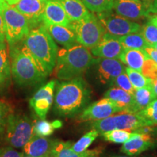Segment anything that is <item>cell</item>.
Listing matches in <instances>:
<instances>
[{
    "instance_id": "7c38bea8",
    "label": "cell",
    "mask_w": 157,
    "mask_h": 157,
    "mask_svg": "<svg viewBox=\"0 0 157 157\" xmlns=\"http://www.w3.org/2000/svg\"><path fill=\"white\" fill-rule=\"evenodd\" d=\"M56 81L51 80L39 89L29 101V105L41 119H45L53 101Z\"/></svg>"
},
{
    "instance_id": "2e32d148",
    "label": "cell",
    "mask_w": 157,
    "mask_h": 157,
    "mask_svg": "<svg viewBox=\"0 0 157 157\" xmlns=\"http://www.w3.org/2000/svg\"><path fill=\"white\" fill-rule=\"evenodd\" d=\"M42 21L44 25H60L69 26L71 23V21L59 0L45 1Z\"/></svg>"
},
{
    "instance_id": "60d3db41",
    "label": "cell",
    "mask_w": 157,
    "mask_h": 157,
    "mask_svg": "<svg viewBox=\"0 0 157 157\" xmlns=\"http://www.w3.org/2000/svg\"><path fill=\"white\" fill-rule=\"evenodd\" d=\"M150 86L154 92V95L157 98V78H154V79H151L150 83Z\"/></svg>"
},
{
    "instance_id": "bcb514c9",
    "label": "cell",
    "mask_w": 157,
    "mask_h": 157,
    "mask_svg": "<svg viewBox=\"0 0 157 157\" xmlns=\"http://www.w3.org/2000/svg\"><path fill=\"white\" fill-rule=\"evenodd\" d=\"M154 18H155V21H156V22L157 23V15H154Z\"/></svg>"
},
{
    "instance_id": "83f0119b",
    "label": "cell",
    "mask_w": 157,
    "mask_h": 157,
    "mask_svg": "<svg viewBox=\"0 0 157 157\" xmlns=\"http://www.w3.org/2000/svg\"><path fill=\"white\" fill-rule=\"evenodd\" d=\"M140 33L150 46H154L157 43V23L154 15L150 16L146 24L141 27Z\"/></svg>"
},
{
    "instance_id": "ba28073f",
    "label": "cell",
    "mask_w": 157,
    "mask_h": 157,
    "mask_svg": "<svg viewBox=\"0 0 157 157\" xmlns=\"http://www.w3.org/2000/svg\"><path fill=\"white\" fill-rule=\"evenodd\" d=\"M5 25L6 40L10 46L16 44L26 37L31 30L28 20L14 6L8 5L2 13Z\"/></svg>"
},
{
    "instance_id": "5bb4252c",
    "label": "cell",
    "mask_w": 157,
    "mask_h": 157,
    "mask_svg": "<svg viewBox=\"0 0 157 157\" xmlns=\"http://www.w3.org/2000/svg\"><path fill=\"white\" fill-rule=\"evenodd\" d=\"M124 49L118 36L105 32L101 42L95 48H92L90 52L98 58L119 59Z\"/></svg>"
},
{
    "instance_id": "9c48e42d",
    "label": "cell",
    "mask_w": 157,
    "mask_h": 157,
    "mask_svg": "<svg viewBox=\"0 0 157 157\" xmlns=\"http://www.w3.org/2000/svg\"><path fill=\"white\" fill-rule=\"evenodd\" d=\"M96 16L103 25L105 32L113 36H122L140 31L141 26L138 23L115 14L111 10L97 13Z\"/></svg>"
},
{
    "instance_id": "ffe728a7",
    "label": "cell",
    "mask_w": 157,
    "mask_h": 157,
    "mask_svg": "<svg viewBox=\"0 0 157 157\" xmlns=\"http://www.w3.org/2000/svg\"><path fill=\"white\" fill-rule=\"evenodd\" d=\"M73 143L57 140L52 150V157H98L101 154L99 149L87 150L77 153L72 149Z\"/></svg>"
},
{
    "instance_id": "8fae6325",
    "label": "cell",
    "mask_w": 157,
    "mask_h": 157,
    "mask_svg": "<svg viewBox=\"0 0 157 157\" xmlns=\"http://www.w3.org/2000/svg\"><path fill=\"white\" fill-rule=\"evenodd\" d=\"M117 112H121V109L109 98H103L86 107L78 117V119L79 121L100 120Z\"/></svg>"
},
{
    "instance_id": "3957f363",
    "label": "cell",
    "mask_w": 157,
    "mask_h": 157,
    "mask_svg": "<svg viewBox=\"0 0 157 157\" xmlns=\"http://www.w3.org/2000/svg\"><path fill=\"white\" fill-rule=\"evenodd\" d=\"M11 74L15 83L20 87H33L44 83L48 78L28 49L10 46Z\"/></svg>"
},
{
    "instance_id": "8992f818",
    "label": "cell",
    "mask_w": 157,
    "mask_h": 157,
    "mask_svg": "<svg viewBox=\"0 0 157 157\" xmlns=\"http://www.w3.org/2000/svg\"><path fill=\"white\" fill-rule=\"evenodd\" d=\"M69 27L76 35L78 44L91 50L101 41L105 30L94 13L77 21L71 22Z\"/></svg>"
},
{
    "instance_id": "30bf717a",
    "label": "cell",
    "mask_w": 157,
    "mask_h": 157,
    "mask_svg": "<svg viewBox=\"0 0 157 157\" xmlns=\"http://www.w3.org/2000/svg\"><path fill=\"white\" fill-rule=\"evenodd\" d=\"M93 66H95L96 78L104 85H112L115 78L125 72L124 66L117 59L96 58Z\"/></svg>"
},
{
    "instance_id": "7dc6e473",
    "label": "cell",
    "mask_w": 157,
    "mask_h": 157,
    "mask_svg": "<svg viewBox=\"0 0 157 157\" xmlns=\"http://www.w3.org/2000/svg\"><path fill=\"white\" fill-rule=\"evenodd\" d=\"M143 2H148V1H151V0H142Z\"/></svg>"
},
{
    "instance_id": "f546056e",
    "label": "cell",
    "mask_w": 157,
    "mask_h": 157,
    "mask_svg": "<svg viewBox=\"0 0 157 157\" xmlns=\"http://www.w3.org/2000/svg\"><path fill=\"white\" fill-rule=\"evenodd\" d=\"M125 73L127 74L131 84L135 90L150 85L151 79L147 78L141 72L129 67H125Z\"/></svg>"
},
{
    "instance_id": "ac0fdd59",
    "label": "cell",
    "mask_w": 157,
    "mask_h": 157,
    "mask_svg": "<svg viewBox=\"0 0 157 157\" xmlns=\"http://www.w3.org/2000/svg\"><path fill=\"white\" fill-rule=\"evenodd\" d=\"M113 9L117 14L127 19H138L149 16L148 7L141 1L113 0Z\"/></svg>"
},
{
    "instance_id": "74e56055",
    "label": "cell",
    "mask_w": 157,
    "mask_h": 157,
    "mask_svg": "<svg viewBox=\"0 0 157 157\" xmlns=\"http://www.w3.org/2000/svg\"><path fill=\"white\" fill-rule=\"evenodd\" d=\"M145 51H146V53L148 55L149 58L152 59V60L157 64V50H156L154 48H153V47L150 46L145 49Z\"/></svg>"
},
{
    "instance_id": "f35d334b",
    "label": "cell",
    "mask_w": 157,
    "mask_h": 157,
    "mask_svg": "<svg viewBox=\"0 0 157 157\" xmlns=\"http://www.w3.org/2000/svg\"><path fill=\"white\" fill-rule=\"evenodd\" d=\"M4 41H7L5 35V25L2 15L0 14V42H4Z\"/></svg>"
},
{
    "instance_id": "d590c367",
    "label": "cell",
    "mask_w": 157,
    "mask_h": 157,
    "mask_svg": "<svg viewBox=\"0 0 157 157\" xmlns=\"http://www.w3.org/2000/svg\"><path fill=\"white\" fill-rule=\"evenodd\" d=\"M11 113V108L8 104L0 101V134L5 131L7 119Z\"/></svg>"
},
{
    "instance_id": "4dcf8cb0",
    "label": "cell",
    "mask_w": 157,
    "mask_h": 157,
    "mask_svg": "<svg viewBox=\"0 0 157 157\" xmlns=\"http://www.w3.org/2000/svg\"><path fill=\"white\" fill-rule=\"evenodd\" d=\"M86 7L93 13H99L113 9V0H82Z\"/></svg>"
},
{
    "instance_id": "6da1fadb",
    "label": "cell",
    "mask_w": 157,
    "mask_h": 157,
    "mask_svg": "<svg viewBox=\"0 0 157 157\" xmlns=\"http://www.w3.org/2000/svg\"><path fill=\"white\" fill-rule=\"evenodd\" d=\"M90 100V90L82 76L66 80L57 85L54 111L62 117H74L85 109Z\"/></svg>"
},
{
    "instance_id": "b9f144b4",
    "label": "cell",
    "mask_w": 157,
    "mask_h": 157,
    "mask_svg": "<svg viewBox=\"0 0 157 157\" xmlns=\"http://www.w3.org/2000/svg\"><path fill=\"white\" fill-rule=\"evenodd\" d=\"M9 5L7 3L5 0H0V14L2 15L3 11Z\"/></svg>"
},
{
    "instance_id": "c3c4849f",
    "label": "cell",
    "mask_w": 157,
    "mask_h": 157,
    "mask_svg": "<svg viewBox=\"0 0 157 157\" xmlns=\"http://www.w3.org/2000/svg\"><path fill=\"white\" fill-rule=\"evenodd\" d=\"M135 1H141V0H135Z\"/></svg>"
},
{
    "instance_id": "4316f807",
    "label": "cell",
    "mask_w": 157,
    "mask_h": 157,
    "mask_svg": "<svg viewBox=\"0 0 157 157\" xmlns=\"http://www.w3.org/2000/svg\"><path fill=\"white\" fill-rule=\"evenodd\" d=\"M62 125V121L60 120H56L50 122L45 119H41L36 121L34 124V134L42 137L50 136L53 133L55 129L60 128Z\"/></svg>"
},
{
    "instance_id": "52a82bcc",
    "label": "cell",
    "mask_w": 157,
    "mask_h": 157,
    "mask_svg": "<svg viewBox=\"0 0 157 157\" xmlns=\"http://www.w3.org/2000/svg\"><path fill=\"white\" fill-rule=\"evenodd\" d=\"M145 126L149 125L140 113L128 111H121L118 114H113L105 119L91 122L93 129L97 130L101 135L113 129H125L135 132L137 129Z\"/></svg>"
},
{
    "instance_id": "f907efd6",
    "label": "cell",
    "mask_w": 157,
    "mask_h": 157,
    "mask_svg": "<svg viewBox=\"0 0 157 157\" xmlns=\"http://www.w3.org/2000/svg\"><path fill=\"white\" fill-rule=\"evenodd\" d=\"M5 1H6V0H5Z\"/></svg>"
},
{
    "instance_id": "ee69618b",
    "label": "cell",
    "mask_w": 157,
    "mask_h": 157,
    "mask_svg": "<svg viewBox=\"0 0 157 157\" xmlns=\"http://www.w3.org/2000/svg\"><path fill=\"white\" fill-rule=\"evenodd\" d=\"M152 47H153V48H154L155 49H156V50H157V43H156V44H155L154 46H152Z\"/></svg>"
},
{
    "instance_id": "7402d4cb",
    "label": "cell",
    "mask_w": 157,
    "mask_h": 157,
    "mask_svg": "<svg viewBox=\"0 0 157 157\" xmlns=\"http://www.w3.org/2000/svg\"><path fill=\"white\" fill-rule=\"evenodd\" d=\"M104 98L113 101L121 111L131 112L133 105V95L121 88L113 87L110 88L104 94Z\"/></svg>"
},
{
    "instance_id": "f6af8a7d",
    "label": "cell",
    "mask_w": 157,
    "mask_h": 157,
    "mask_svg": "<svg viewBox=\"0 0 157 157\" xmlns=\"http://www.w3.org/2000/svg\"><path fill=\"white\" fill-rule=\"evenodd\" d=\"M22 157H32V156H29V155H26V154H24V155H23V156Z\"/></svg>"
},
{
    "instance_id": "681fc988",
    "label": "cell",
    "mask_w": 157,
    "mask_h": 157,
    "mask_svg": "<svg viewBox=\"0 0 157 157\" xmlns=\"http://www.w3.org/2000/svg\"><path fill=\"white\" fill-rule=\"evenodd\" d=\"M156 143H157V137H156Z\"/></svg>"
},
{
    "instance_id": "7a4b0ae2",
    "label": "cell",
    "mask_w": 157,
    "mask_h": 157,
    "mask_svg": "<svg viewBox=\"0 0 157 157\" xmlns=\"http://www.w3.org/2000/svg\"><path fill=\"white\" fill-rule=\"evenodd\" d=\"M95 59L89 49L80 44L61 49L58 52L54 75L63 81L80 77L93 66Z\"/></svg>"
},
{
    "instance_id": "44dd1931",
    "label": "cell",
    "mask_w": 157,
    "mask_h": 157,
    "mask_svg": "<svg viewBox=\"0 0 157 157\" xmlns=\"http://www.w3.org/2000/svg\"><path fill=\"white\" fill-rule=\"evenodd\" d=\"M148 55L145 50L124 48L119 56V60L129 68L141 72L143 63L148 58Z\"/></svg>"
},
{
    "instance_id": "484cf974",
    "label": "cell",
    "mask_w": 157,
    "mask_h": 157,
    "mask_svg": "<svg viewBox=\"0 0 157 157\" xmlns=\"http://www.w3.org/2000/svg\"><path fill=\"white\" fill-rule=\"evenodd\" d=\"M118 39L122 44L124 48L126 49L145 50L148 47H150L140 31L132 33L125 36H118Z\"/></svg>"
},
{
    "instance_id": "1f68e13d",
    "label": "cell",
    "mask_w": 157,
    "mask_h": 157,
    "mask_svg": "<svg viewBox=\"0 0 157 157\" xmlns=\"http://www.w3.org/2000/svg\"><path fill=\"white\" fill-rule=\"evenodd\" d=\"M131 133L125 129H113L101 134L105 140L113 143H124L131 136Z\"/></svg>"
},
{
    "instance_id": "8d00e7d4",
    "label": "cell",
    "mask_w": 157,
    "mask_h": 157,
    "mask_svg": "<svg viewBox=\"0 0 157 157\" xmlns=\"http://www.w3.org/2000/svg\"><path fill=\"white\" fill-rule=\"evenodd\" d=\"M24 153L17 151L10 146L0 148V157H22Z\"/></svg>"
},
{
    "instance_id": "d4e9b609",
    "label": "cell",
    "mask_w": 157,
    "mask_h": 157,
    "mask_svg": "<svg viewBox=\"0 0 157 157\" xmlns=\"http://www.w3.org/2000/svg\"><path fill=\"white\" fill-rule=\"evenodd\" d=\"M156 98L150 85L135 90L131 112L137 113L146 109L147 105Z\"/></svg>"
},
{
    "instance_id": "4fadbf2b",
    "label": "cell",
    "mask_w": 157,
    "mask_h": 157,
    "mask_svg": "<svg viewBox=\"0 0 157 157\" xmlns=\"http://www.w3.org/2000/svg\"><path fill=\"white\" fill-rule=\"evenodd\" d=\"M45 1L46 0H19L14 7L26 17L32 29L43 23Z\"/></svg>"
},
{
    "instance_id": "277c9868",
    "label": "cell",
    "mask_w": 157,
    "mask_h": 157,
    "mask_svg": "<svg viewBox=\"0 0 157 157\" xmlns=\"http://www.w3.org/2000/svg\"><path fill=\"white\" fill-rule=\"evenodd\" d=\"M23 45L28 49L44 73L48 76L52 74L56 66L58 49L44 24L30 30L24 39Z\"/></svg>"
},
{
    "instance_id": "9a60e30c",
    "label": "cell",
    "mask_w": 157,
    "mask_h": 157,
    "mask_svg": "<svg viewBox=\"0 0 157 157\" xmlns=\"http://www.w3.org/2000/svg\"><path fill=\"white\" fill-rule=\"evenodd\" d=\"M153 136L146 133L135 132L126 142L124 143L121 151L127 156H136L154 146Z\"/></svg>"
},
{
    "instance_id": "d6986e66",
    "label": "cell",
    "mask_w": 157,
    "mask_h": 157,
    "mask_svg": "<svg viewBox=\"0 0 157 157\" xmlns=\"http://www.w3.org/2000/svg\"><path fill=\"white\" fill-rule=\"evenodd\" d=\"M55 42L65 48H69L76 44V35L69 26L60 25H44Z\"/></svg>"
},
{
    "instance_id": "836d02e7",
    "label": "cell",
    "mask_w": 157,
    "mask_h": 157,
    "mask_svg": "<svg viewBox=\"0 0 157 157\" xmlns=\"http://www.w3.org/2000/svg\"><path fill=\"white\" fill-rule=\"evenodd\" d=\"M112 85L125 90L127 93H130L131 95H134L135 90L132 87L130 80H129L128 76L125 72L121 74L120 75H119L115 78Z\"/></svg>"
},
{
    "instance_id": "d6a6232c",
    "label": "cell",
    "mask_w": 157,
    "mask_h": 157,
    "mask_svg": "<svg viewBox=\"0 0 157 157\" xmlns=\"http://www.w3.org/2000/svg\"><path fill=\"white\" fill-rule=\"evenodd\" d=\"M138 113L147 121L149 126L157 124V98H154L146 109L138 111Z\"/></svg>"
},
{
    "instance_id": "e0dca14e",
    "label": "cell",
    "mask_w": 157,
    "mask_h": 157,
    "mask_svg": "<svg viewBox=\"0 0 157 157\" xmlns=\"http://www.w3.org/2000/svg\"><path fill=\"white\" fill-rule=\"evenodd\" d=\"M56 139L34 135L23 147V153L32 157H52Z\"/></svg>"
},
{
    "instance_id": "7bdbcfd3",
    "label": "cell",
    "mask_w": 157,
    "mask_h": 157,
    "mask_svg": "<svg viewBox=\"0 0 157 157\" xmlns=\"http://www.w3.org/2000/svg\"><path fill=\"white\" fill-rule=\"evenodd\" d=\"M111 157H132V156H111Z\"/></svg>"
},
{
    "instance_id": "f1b7e54d",
    "label": "cell",
    "mask_w": 157,
    "mask_h": 157,
    "mask_svg": "<svg viewBox=\"0 0 157 157\" xmlns=\"http://www.w3.org/2000/svg\"><path fill=\"white\" fill-rule=\"evenodd\" d=\"M99 135V132L95 129H92L91 131L84 135L81 138L75 143L72 144V149L77 153H82L87 150V148L91 146V144Z\"/></svg>"
},
{
    "instance_id": "ab89813d",
    "label": "cell",
    "mask_w": 157,
    "mask_h": 157,
    "mask_svg": "<svg viewBox=\"0 0 157 157\" xmlns=\"http://www.w3.org/2000/svg\"><path fill=\"white\" fill-rule=\"evenodd\" d=\"M148 12L149 13L157 14V0H152L148 6Z\"/></svg>"
},
{
    "instance_id": "cb8c5ba5",
    "label": "cell",
    "mask_w": 157,
    "mask_h": 157,
    "mask_svg": "<svg viewBox=\"0 0 157 157\" xmlns=\"http://www.w3.org/2000/svg\"><path fill=\"white\" fill-rule=\"evenodd\" d=\"M67 14L71 22L84 18L90 14L82 0H59Z\"/></svg>"
},
{
    "instance_id": "e575fe53",
    "label": "cell",
    "mask_w": 157,
    "mask_h": 157,
    "mask_svg": "<svg viewBox=\"0 0 157 157\" xmlns=\"http://www.w3.org/2000/svg\"><path fill=\"white\" fill-rule=\"evenodd\" d=\"M141 73L150 79L157 78V64L152 59L147 58L143 63Z\"/></svg>"
},
{
    "instance_id": "603a6c76",
    "label": "cell",
    "mask_w": 157,
    "mask_h": 157,
    "mask_svg": "<svg viewBox=\"0 0 157 157\" xmlns=\"http://www.w3.org/2000/svg\"><path fill=\"white\" fill-rule=\"evenodd\" d=\"M11 66L6 41L0 42V90L7 88L11 82Z\"/></svg>"
},
{
    "instance_id": "5b68a950",
    "label": "cell",
    "mask_w": 157,
    "mask_h": 157,
    "mask_svg": "<svg viewBox=\"0 0 157 157\" xmlns=\"http://www.w3.org/2000/svg\"><path fill=\"white\" fill-rule=\"evenodd\" d=\"M5 140L10 146L22 148L34 136V124L24 114L12 112L5 127Z\"/></svg>"
}]
</instances>
